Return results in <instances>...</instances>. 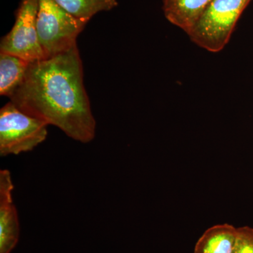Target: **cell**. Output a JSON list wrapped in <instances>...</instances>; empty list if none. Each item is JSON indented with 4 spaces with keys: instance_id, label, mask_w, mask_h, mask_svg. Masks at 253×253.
<instances>
[{
    "instance_id": "6da1fadb",
    "label": "cell",
    "mask_w": 253,
    "mask_h": 253,
    "mask_svg": "<svg viewBox=\"0 0 253 253\" xmlns=\"http://www.w3.org/2000/svg\"><path fill=\"white\" fill-rule=\"evenodd\" d=\"M78 45L30 63L21 85L9 97L23 112L59 128L73 140L94 139L96 121L84 84Z\"/></svg>"
},
{
    "instance_id": "7a4b0ae2",
    "label": "cell",
    "mask_w": 253,
    "mask_h": 253,
    "mask_svg": "<svg viewBox=\"0 0 253 253\" xmlns=\"http://www.w3.org/2000/svg\"><path fill=\"white\" fill-rule=\"evenodd\" d=\"M251 0H212L188 36L196 45L217 53L228 44Z\"/></svg>"
},
{
    "instance_id": "3957f363",
    "label": "cell",
    "mask_w": 253,
    "mask_h": 253,
    "mask_svg": "<svg viewBox=\"0 0 253 253\" xmlns=\"http://www.w3.org/2000/svg\"><path fill=\"white\" fill-rule=\"evenodd\" d=\"M87 23L68 13L54 0H38L37 31L45 58L76 45L78 36Z\"/></svg>"
},
{
    "instance_id": "277c9868",
    "label": "cell",
    "mask_w": 253,
    "mask_h": 253,
    "mask_svg": "<svg viewBox=\"0 0 253 253\" xmlns=\"http://www.w3.org/2000/svg\"><path fill=\"white\" fill-rule=\"evenodd\" d=\"M47 126L9 101L0 110V156L33 151L46 139Z\"/></svg>"
},
{
    "instance_id": "5b68a950",
    "label": "cell",
    "mask_w": 253,
    "mask_h": 253,
    "mask_svg": "<svg viewBox=\"0 0 253 253\" xmlns=\"http://www.w3.org/2000/svg\"><path fill=\"white\" fill-rule=\"evenodd\" d=\"M38 0H21L11 31L1 38L0 52L8 53L29 62L45 59L37 31Z\"/></svg>"
},
{
    "instance_id": "8992f818",
    "label": "cell",
    "mask_w": 253,
    "mask_h": 253,
    "mask_svg": "<svg viewBox=\"0 0 253 253\" xmlns=\"http://www.w3.org/2000/svg\"><path fill=\"white\" fill-rule=\"evenodd\" d=\"M14 186L8 169L0 170V253H11L18 242L20 225L12 192Z\"/></svg>"
},
{
    "instance_id": "52a82bcc",
    "label": "cell",
    "mask_w": 253,
    "mask_h": 253,
    "mask_svg": "<svg viewBox=\"0 0 253 253\" xmlns=\"http://www.w3.org/2000/svg\"><path fill=\"white\" fill-rule=\"evenodd\" d=\"M165 16L169 23L189 34L212 0H162Z\"/></svg>"
},
{
    "instance_id": "ba28073f",
    "label": "cell",
    "mask_w": 253,
    "mask_h": 253,
    "mask_svg": "<svg viewBox=\"0 0 253 253\" xmlns=\"http://www.w3.org/2000/svg\"><path fill=\"white\" fill-rule=\"evenodd\" d=\"M236 236L237 228L231 224L211 226L198 240L194 253H232Z\"/></svg>"
},
{
    "instance_id": "9c48e42d",
    "label": "cell",
    "mask_w": 253,
    "mask_h": 253,
    "mask_svg": "<svg viewBox=\"0 0 253 253\" xmlns=\"http://www.w3.org/2000/svg\"><path fill=\"white\" fill-rule=\"evenodd\" d=\"M29 61L8 53L0 52V94L9 98L21 85Z\"/></svg>"
},
{
    "instance_id": "30bf717a",
    "label": "cell",
    "mask_w": 253,
    "mask_h": 253,
    "mask_svg": "<svg viewBox=\"0 0 253 253\" xmlns=\"http://www.w3.org/2000/svg\"><path fill=\"white\" fill-rule=\"evenodd\" d=\"M75 17L89 22L102 11H109L118 5L117 0H54Z\"/></svg>"
},
{
    "instance_id": "8fae6325",
    "label": "cell",
    "mask_w": 253,
    "mask_h": 253,
    "mask_svg": "<svg viewBox=\"0 0 253 253\" xmlns=\"http://www.w3.org/2000/svg\"><path fill=\"white\" fill-rule=\"evenodd\" d=\"M232 253H253V228L248 226L237 228Z\"/></svg>"
}]
</instances>
